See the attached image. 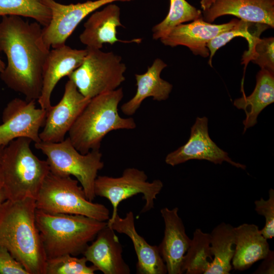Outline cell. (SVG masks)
<instances>
[{
  "label": "cell",
  "mask_w": 274,
  "mask_h": 274,
  "mask_svg": "<svg viewBox=\"0 0 274 274\" xmlns=\"http://www.w3.org/2000/svg\"><path fill=\"white\" fill-rule=\"evenodd\" d=\"M41 26L16 15L2 16L0 21V51L8 61L0 78L27 100H38L41 95L43 67L50 50Z\"/></svg>",
  "instance_id": "obj_1"
},
{
  "label": "cell",
  "mask_w": 274,
  "mask_h": 274,
  "mask_svg": "<svg viewBox=\"0 0 274 274\" xmlns=\"http://www.w3.org/2000/svg\"><path fill=\"white\" fill-rule=\"evenodd\" d=\"M36 200H5L0 206V246L28 274H46L47 258L36 222Z\"/></svg>",
  "instance_id": "obj_2"
},
{
  "label": "cell",
  "mask_w": 274,
  "mask_h": 274,
  "mask_svg": "<svg viewBox=\"0 0 274 274\" xmlns=\"http://www.w3.org/2000/svg\"><path fill=\"white\" fill-rule=\"evenodd\" d=\"M123 97L122 88L90 99L68 131V138L82 154L99 149L102 140L110 132L133 129L136 124L131 117L123 118L118 106Z\"/></svg>",
  "instance_id": "obj_3"
},
{
  "label": "cell",
  "mask_w": 274,
  "mask_h": 274,
  "mask_svg": "<svg viewBox=\"0 0 274 274\" xmlns=\"http://www.w3.org/2000/svg\"><path fill=\"white\" fill-rule=\"evenodd\" d=\"M36 222L47 259L83 254L98 233L107 225L80 215L52 214L36 210Z\"/></svg>",
  "instance_id": "obj_4"
},
{
  "label": "cell",
  "mask_w": 274,
  "mask_h": 274,
  "mask_svg": "<svg viewBox=\"0 0 274 274\" xmlns=\"http://www.w3.org/2000/svg\"><path fill=\"white\" fill-rule=\"evenodd\" d=\"M32 141L19 138L3 149V190L6 199L12 201L31 198L36 200L43 183L50 172L47 160L40 159L32 152Z\"/></svg>",
  "instance_id": "obj_5"
},
{
  "label": "cell",
  "mask_w": 274,
  "mask_h": 274,
  "mask_svg": "<svg viewBox=\"0 0 274 274\" xmlns=\"http://www.w3.org/2000/svg\"><path fill=\"white\" fill-rule=\"evenodd\" d=\"M36 206L37 210L48 213L80 215L101 221L110 218L105 206L87 198L77 180L50 172L43 183Z\"/></svg>",
  "instance_id": "obj_6"
},
{
  "label": "cell",
  "mask_w": 274,
  "mask_h": 274,
  "mask_svg": "<svg viewBox=\"0 0 274 274\" xmlns=\"http://www.w3.org/2000/svg\"><path fill=\"white\" fill-rule=\"evenodd\" d=\"M35 146L47 157L51 173L61 176H74L81 184L87 198L91 201L94 200L95 181L98 171L104 166L99 149L82 154L68 137L57 143L41 141Z\"/></svg>",
  "instance_id": "obj_7"
},
{
  "label": "cell",
  "mask_w": 274,
  "mask_h": 274,
  "mask_svg": "<svg viewBox=\"0 0 274 274\" xmlns=\"http://www.w3.org/2000/svg\"><path fill=\"white\" fill-rule=\"evenodd\" d=\"M86 49L83 62L68 76L69 80L89 99L117 89L125 80L126 67L121 57L113 52Z\"/></svg>",
  "instance_id": "obj_8"
},
{
  "label": "cell",
  "mask_w": 274,
  "mask_h": 274,
  "mask_svg": "<svg viewBox=\"0 0 274 274\" xmlns=\"http://www.w3.org/2000/svg\"><path fill=\"white\" fill-rule=\"evenodd\" d=\"M163 187L161 180L156 179L149 182L144 171L134 167H128L125 169L122 176L119 177L97 176L94 183V191L96 196L106 198L112 204V214L107 221L108 224L118 214L119 203L138 194H142L145 200L141 213L150 211L154 208V200Z\"/></svg>",
  "instance_id": "obj_9"
},
{
  "label": "cell",
  "mask_w": 274,
  "mask_h": 274,
  "mask_svg": "<svg viewBox=\"0 0 274 274\" xmlns=\"http://www.w3.org/2000/svg\"><path fill=\"white\" fill-rule=\"evenodd\" d=\"M131 1L134 0H95L64 5L54 0H46L51 17L49 24L42 28L43 40L49 48L64 45L78 25L89 14L114 2Z\"/></svg>",
  "instance_id": "obj_10"
},
{
  "label": "cell",
  "mask_w": 274,
  "mask_h": 274,
  "mask_svg": "<svg viewBox=\"0 0 274 274\" xmlns=\"http://www.w3.org/2000/svg\"><path fill=\"white\" fill-rule=\"evenodd\" d=\"M47 111L38 108L36 100L15 98L8 102L2 113L0 124V146L5 147L21 137L35 143L41 142L40 129L44 125Z\"/></svg>",
  "instance_id": "obj_11"
},
{
  "label": "cell",
  "mask_w": 274,
  "mask_h": 274,
  "mask_svg": "<svg viewBox=\"0 0 274 274\" xmlns=\"http://www.w3.org/2000/svg\"><path fill=\"white\" fill-rule=\"evenodd\" d=\"M192 159L206 160L219 164L225 161L237 168L242 169L246 168L245 165L233 161L228 153L220 148L211 139L208 131V119L205 116L196 118L191 128L188 141L168 153L165 162L175 166Z\"/></svg>",
  "instance_id": "obj_12"
},
{
  "label": "cell",
  "mask_w": 274,
  "mask_h": 274,
  "mask_svg": "<svg viewBox=\"0 0 274 274\" xmlns=\"http://www.w3.org/2000/svg\"><path fill=\"white\" fill-rule=\"evenodd\" d=\"M90 100L84 96L74 83L68 80L61 99L47 111L43 129L39 134L41 141L57 143L63 141Z\"/></svg>",
  "instance_id": "obj_13"
},
{
  "label": "cell",
  "mask_w": 274,
  "mask_h": 274,
  "mask_svg": "<svg viewBox=\"0 0 274 274\" xmlns=\"http://www.w3.org/2000/svg\"><path fill=\"white\" fill-rule=\"evenodd\" d=\"M239 21L233 19L228 23L214 24L205 21L201 17L190 23L176 26L160 40L166 46H185L194 55L207 57L210 55L207 43L221 33L233 28Z\"/></svg>",
  "instance_id": "obj_14"
},
{
  "label": "cell",
  "mask_w": 274,
  "mask_h": 274,
  "mask_svg": "<svg viewBox=\"0 0 274 274\" xmlns=\"http://www.w3.org/2000/svg\"><path fill=\"white\" fill-rule=\"evenodd\" d=\"M87 49H73L65 44L50 50L43 70L40 108L47 111L52 106V91L60 80L68 76L83 62Z\"/></svg>",
  "instance_id": "obj_15"
},
{
  "label": "cell",
  "mask_w": 274,
  "mask_h": 274,
  "mask_svg": "<svg viewBox=\"0 0 274 274\" xmlns=\"http://www.w3.org/2000/svg\"><path fill=\"white\" fill-rule=\"evenodd\" d=\"M178 212L177 207L160 210L165 228L164 237L158 247L168 274L183 273V260L191 242Z\"/></svg>",
  "instance_id": "obj_16"
},
{
  "label": "cell",
  "mask_w": 274,
  "mask_h": 274,
  "mask_svg": "<svg viewBox=\"0 0 274 274\" xmlns=\"http://www.w3.org/2000/svg\"><path fill=\"white\" fill-rule=\"evenodd\" d=\"M122 252L115 231L107 225L88 245L83 255L104 274H129L130 269L123 258Z\"/></svg>",
  "instance_id": "obj_17"
},
{
  "label": "cell",
  "mask_w": 274,
  "mask_h": 274,
  "mask_svg": "<svg viewBox=\"0 0 274 274\" xmlns=\"http://www.w3.org/2000/svg\"><path fill=\"white\" fill-rule=\"evenodd\" d=\"M120 9L116 4H109L101 10L93 13L84 24L79 37L86 48L100 49L104 44L113 45L117 42L140 43L141 39L122 41L117 37V28L124 27L120 21Z\"/></svg>",
  "instance_id": "obj_18"
},
{
  "label": "cell",
  "mask_w": 274,
  "mask_h": 274,
  "mask_svg": "<svg viewBox=\"0 0 274 274\" xmlns=\"http://www.w3.org/2000/svg\"><path fill=\"white\" fill-rule=\"evenodd\" d=\"M202 14L203 20L210 23L221 16L231 15L274 27V0H215Z\"/></svg>",
  "instance_id": "obj_19"
},
{
  "label": "cell",
  "mask_w": 274,
  "mask_h": 274,
  "mask_svg": "<svg viewBox=\"0 0 274 274\" xmlns=\"http://www.w3.org/2000/svg\"><path fill=\"white\" fill-rule=\"evenodd\" d=\"M107 225L115 231L128 236L132 242L138 262L136 272L138 274H165L167 268L157 246L147 242L135 229L134 216L132 212L126 213L125 217L118 214L113 221Z\"/></svg>",
  "instance_id": "obj_20"
},
{
  "label": "cell",
  "mask_w": 274,
  "mask_h": 274,
  "mask_svg": "<svg viewBox=\"0 0 274 274\" xmlns=\"http://www.w3.org/2000/svg\"><path fill=\"white\" fill-rule=\"evenodd\" d=\"M167 64L160 58L154 60L144 74H135L136 91L134 95L123 104L121 109L127 116H132L140 108L143 101L151 97L154 100H166L173 89V85L160 77Z\"/></svg>",
  "instance_id": "obj_21"
},
{
  "label": "cell",
  "mask_w": 274,
  "mask_h": 274,
  "mask_svg": "<svg viewBox=\"0 0 274 274\" xmlns=\"http://www.w3.org/2000/svg\"><path fill=\"white\" fill-rule=\"evenodd\" d=\"M234 231L236 244L231 262L232 268L245 270L267 256L270 251L269 245L258 226L244 223L234 227Z\"/></svg>",
  "instance_id": "obj_22"
},
{
  "label": "cell",
  "mask_w": 274,
  "mask_h": 274,
  "mask_svg": "<svg viewBox=\"0 0 274 274\" xmlns=\"http://www.w3.org/2000/svg\"><path fill=\"white\" fill-rule=\"evenodd\" d=\"M274 101V72L261 69L256 75V84L252 93L234 100L233 105L243 110L246 118L243 121V133L254 126L261 112Z\"/></svg>",
  "instance_id": "obj_23"
},
{
  "label": "cell",
  "mask_w": 274,
  "mask_h": 274,
  "mask_svg": "<svg viewBox=\"0 0 274 274\" xmlns=\"http://www.w3.org/2000/svg\"><path fill=\"white\" fill-rule=\"evenodd\" d=\"M210 246L213 259L204 274H229L232 269L236 236L234 227L222 222L210 233Z\"/></svg>",
  "instance_id": "obj_24"
},
{
  "label": "cell",
  "mask_w": 274,
  "mask_h": 274,
  "mask_svg": "<svg viewBox=\"0 0 274 274\" xmlns=\"http://www.w3.org/2000/svg\"><path fill=\"white\" fill-rule=\"evenodd\" d=\"M211 235L197 228L193 233L190 247L182 265V272L204 274L210 267L213 257L211 250Z\"/></svg>",
  "instance_id": "obj_25"
},
{
  "label": "cell",
  "mask_w": 274,
  "mask_h": 274,
  "mask_svg": "<svg viewBox=\"0 0 274 274\" xmlns=\"http://www.w3.org/2000/svg\"><path fill=\"white\" fill-rule=\"evenodd\" d=\"M169 11L165 18L152 28L154 40L166 36L176 26L202 17V12L186 0H169Z\"/></svg>",
  "instance_id": "obj_26"
},
{
  "label": "cell",
  "mask_w": 274,
  "mask_h": 274,
  "mask_svg": "<svg viewBox=\"0 0 274 274\" xmlns=\"http://www.w3.org/2000/svg\"><path fill=\"white\" fill-rule=\"evenodd\" d=\"M8 15L30 18L43 27L51 17L46 0H0V16Z\"/></svg>",
  "instance_id": "obj_27"
},
{
  "label": "cell",
  "mask_w": 274,
  "mask_h": 274,
  "mask_svg": "<svg viewBox=\"0 0 274 274\" xmlns=\"http://www.w3.org/2000/svg\"><path fill=\"white\" fill-rule=\"evenodd\" d=\"M269 27L265 24L239 19L238 24L233 28L221 33L207 43V46L210 51L209 64L212 67V59L217 50L232 39L237 37H243L249 44L254 39L260 37L261 33Z\"/></svg>",
  "instance_id": "obj_28"
},
{
  "label": "cell",
  "mask_w": 274,
  "mask_h": 274,
  "mask_svg": "<svg viewBox=\"0 0 274 274\" xmlns=\"http://www.w3.org/2000/svg\"><path fill=\"white\" fill-rule=\"evenodd\" d=\"M242 64L245 68L250 61L258 65L261 69L274 72V38L273 37L256 38L248 46L242 57Z\"/></svg>",
  "instance_id": "obj_29"
},
{
  "label": "cell",
  "mask_w": 274,
  "mask_h": 274,
  "mask_svg": "<svg viewBox=\"0 0 274 274\" xmlns=\"http://www.w3.org/2000/svg\"><path fill=\"white\" fill-rule=\"evenodd\" d=\"M84 256L78 258L70 254L47 259L46 274H94L97 269L88 266Z\"/></svg>",
  "instance_id": "obj_30"
},
{
  "label": "cell",
  "mask_w": 274,
  "mask_h": 274,
  "mask_svg": "<svg viewBox=\"0 0 274 274\" xmlns=\"http://www.w3.org/2000/svg\"><path fill=\"white\" fill-rule=\"evenodd\" d=\"M268 194V199L265 200L261 197L254 202L256 212L265 217V224L260 232L267 239L274 236V190L270 189Z\"/></svg>",
  "instance_id": "obj_31"
},
{
  "label": "cell",
  "mask_w": 274,
  "mask_h": 274,
  "mask_svg": "<svg viewBox=\"0 0 274 274\" xmlns=\"http://www.w3.org/2000/svg\"><path fill=\"white\" fill-rule=\"evenodd\" d=\"M0 274L28 273L6 248L0 246Z\"/></svg>",
  "instance_id": "obj_32"
},
{
  "label": "cell",
  "mask_w": 274,
  "mask_h": 274,
  "mask_svg": "<svg viewBox=\"0 0 274 274\" xmlns=\"http://www.w3.org/2000/svg\"><path fill=\"white\" fill-rule=\"evenodd\" d=\"M263 260L260 265L253 272L256 274L274 273V252L270 251L267 256Z\"/></svg>",
  "instance_id": "obj_33"
},
{
  "label": "cell",
  "mask_w": 274,
  "mask_h": 274,
  "mask_svg": "<svg viewBox=\"0 0 274 274\" xmlns=\"http://www.w3.org/2000/svg\"><path fill=\"white\" fill-rule=\"evenodd\" d=\"M5 147L0 146V190L3 188L4 185V175L2 166V154Z\"/></svg>",
  "instance_id": "obj_34"
},
{
  "label": "cell",
  "mask_w": 274,
  "mask_h": 274,
  "mask_svg": "<svg viewBox=\"0 0 274 274\" xmlns=\"http://www.w3.org/2000/svg\"><path fill=\"white\" fill-rule=\"evenodd\" d=\"M214 1L215 0H201L200 5L203 11L208 9Z\"/></svg>",
  "instance_id": "obj_35"
},
{
  "label": "cell",
  "mask_w": 274,
  "mask_h": 274,
  "mask_svg": "<svg viewBox=\"0 0 274 274\" xmlns=\"http://www.w3.org/2000/svg\"><path fill=\"white\" fill-rule=\"evenodd\" d=\"M5 200H6V198L5 197L3 189H2L1 190H0V206L3 203V202H4Z\"/></svg>",
  "instance_id": "obj_36"
},
{
  "label": "cell",
  "mask_w": 274,
  "mask_h": 274,
  "mask_svg": "<svg viewBox=\"0 0 274 274\" xmlns=\"http://www.w3.org/2000/svg\"><path fill=\"white\" fill-rule=\"evenodd\" d=\"M6 67L5 62L0 58V73L2 72Z\"/></svg>",
  "instance_id": "obj_37"
}]
</instances>
